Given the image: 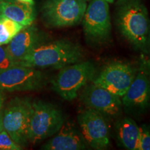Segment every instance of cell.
<instances>
[{
    "mask_svg": "<svg viewBox=\"0 0 150 150\" xmlns=\"http://www.w3.org/2000/svg\"><path fill=\"white\" fill-rule=\"evenodd\" d=\"M115 23L120 34L135 49L150 52V20L142 0H119Z\"/></svg>",
    "mask_w": 150,
    "mask_h": 150,
    "instance_id": "1",
    "label": "cell"
},
{
    "mask_svg": "<svg viewBox=\"0 0 150 150\" xmlns=\"http://www.w3.org/2000/svg\"><path fill=\"white\" fill-rule=\"evenodd\" d=\"M83 49L68 40L41 42L27 54L18 65L35 68L60 69L83 61Z\"/></svg>",
    "mask_w": 150,
    "mask_h": 150,
    "instance_id": "2",
    "label": "cell"
},
{
    "mask_svg": "<svg viewBox=\"0 0 150 150\" xmlns=\"http://www.w3.org/2000/svg\"><path fill=\"white\" fill-rule=\"evenodd\" d=\"M63 112L55 105L42 100L31 104L28 129V142L37 144L56 134L64 124Z\"/></svg>",
    "mask_w": 150,
    "mask_h": 150,
    "instance_id": "3",
    "label": "cell"
},
{
    "mask_svg": "<svg viewBox=\"0 0 150 150\" xmlns=\"http://www.w3.org/2000/svg\"><path fill=\"white\" fill-rule=\"evenodd\" d=\"M96 67L91 61H80L60 69L52 80V88L62 99L72 101L96 76Z\"/></svg>",
    "mask_w": 150,
    "mask_h": 150,
    "instance_id": "4",
    "label": "cell"
},
{
    "mask_svg": "<svg viewBox=\"0 0 150 150\" xmlns=\"http://www.w3.org/2000/svg\"><path fill=\"white\" fill-rule=\"evenodd\" d=\"M32 102L16 97L4 106L0 114V132L4 131L21 147L28 142L27 134Z\"/></svg>",
    "mask_w": 150,
    "mask_h": 150,
    "instance_id": "5",
    "label": "cell"
},
{
    "mask_svg": "<svg viewBox=\"0 0 150 150\" xmlns=\"http://www.w3.org/2000/svg\"><path fill=\"white\" fill-rule=\"evenodd\" d=\"M83 29L86 40L95 45L109 42L111 34L110 9L105 0H91L84 13Z\"/></svg>",
    "mask_w": 150,
    "mask_h": 150,
    "instance_id": "6",
    "label": "cell"
},
{
    "mask_svg": "<svg viewBox=\"0 0 150 150\" xmlns=\"http://www.w3.org/2000/svg\"><path fill=\"white\" fill-rule=\"evenodd\" d=\"M87 6L83 0H45L41 8L43 21L51 28L73 27L82 22Z\"/></svg>",
    "mask_w": 150,
    "mask_h": 150,
    "instance_id": "7",
    "label": "cell"
},
{
    "mask_svg": "<svg viewBox=\"0 0 150 150\" xmlns=\"http://www.w3.org/2000/svg\"><path fill=\"white\" fill-rule=\"evenodd\" d=\"M47 83L45 74L38 68L15 65L0 72V90L8 92L31 91Z\"/></svg>",
    "mask_w": 150,
    "mask_h": 150,
    "instance_id": "8",
    "label": "cell"
},
{
    "mask_svg": "<svg viewBox=\"0 0 150 150\" xmlns=\"http://www.w3.org/2000/svg\"><path fill=\"white\" fill-rule=\"evenodd\" d=\"M79 130L89 147L106 149L110 144V129L107 117L96 110L86 108L79 114Z\"/></svg>",
    "mask_w": 150,
    "mask_h": 150,
    "instance_id": "9",
    "label": "cell"
},
{
    "mask_svg": "<svg viewBox=\"0 0 150 150\" xmlns=\"http://www.w3.org/2000/svg\"><path fill=\"white\" fill-rule=\"evenodd\" d=\"M136 74V70L131 65L122 62H113L106 65L92 82L94 85L122 97L129 89Z\"/></svg>",
    "mask_w": 150,
    "mask_h": 150,
    "instance_id": "10",
    "label": "cell"
},
{
    "mask_svg": "<svg viewBox=\"0 0 150 150\" xmlns=\"http://www.w3.org/2000/svg\"><path fill=\"white\" fill-rule=\"evenodd\" d=\"M86 86L81 99L87 108L96 110L106 117H116L120 115L123 106L121 97L93 83Z\"/></svg>",
    "mask_w": 150,
    "mask_h": 150,
    "instance_id": "11",
    "label": "cell"
},
{
    "mask_svg": "<svg viewBox=\"0 0 150 150\" xmlns=\"http://www.w3.org/2000/svg\"><path fill=\"white\" fill-rule=\"evenodd\" d=\"M124 106L131 110L142 111L150 106V77L146 70H140L121 97Z\"/></svg>",
    "mask_w": 150,
    "mask_h": 150,
    "instance_id": "12",
    "label": "cell"
},
{
    "mask_svg": "<svg viewBox=\"0 0 150 150\" xmlns=\"http://www.w3.org/2000/svg\"><path fill=\"white\" fill-rule=\"evenodd\" d=\"M89 146L78 130L70 123L63 124L59 131L42 146L45 150H83Z\"/></svg>",
    "mask_w": 150,
    "mask_h": 150,
    "instance_id": "13",
    "label": "cell"
},
{
    "mask_svg": "<svg viewBox=\"0 0 150 150\" xmlns=\"http://www.w3.org/2000/svg\"><path fill=\"white\" fill-rule=\"evenodd\" d=\"M42 42V35L32 24L22 29L17 33L6 49L9 55L18 65L38 45Z\"/></svg>",
    "mask_w": 150,
    "mask_h": 150,
    "instance_id": "14",
    "label": "cell"
},
{
    "mask_svg": "<svg viewBox=\"0 0 150 150\" xmlns=\"http://www.w3.org/2000/svg\"><path fill=\"white\" fill-rule=\"evenodd\" d=\"M0 15L24 27L31 25L35 18L33 5L18 0H0Z\"/></svg>",
    "mask_w": 150,
    "mask_h": 150,
    "instance_id": "15",
    "label": "cell"
},
{
    "mask_svg": "<svg viewBox=\"0 0 150 150\" xmlns=\"http://www.w3.org/2000/svg\"><path fill=\"white\" fill-rule=\"evenodd\" d=\"M115 134L120 145L128 150H137L140 136V127L134 120L124 117L117 122Z\"/></svg>",
    "mask_w": 150,
    "mask_h": 150,
    "instance_id": "16",
    "label": "cell"
},
{
    "mask_svg": "<svg viewBox=\"0 0 150 150\" xmlns=\"http://www.w3.org/2000/svg\"><path fill=\"white\" fill-rule=\"evenodd\" d=\"M23 28L22 24L0 15V45H8Z\"/></svg>",
    "mask_w": 150,
    "mask_h": 150,
    "instance_id": "17",
    "label": "cell"
},
{
    "mask_svg": "<svg viewBox=\"0 0 150 150\" xmlns=\"http://www.w3.org/2000/svg\"><path fill=\"white\" fill-rule=\"evenodd\" d=\"M22 147L17 144L8 133L4 131L0 132V150H20Z\"/></svg>",
    "mask_w": 150,
    "mask_h": 150,
    "instance_id": "18",
    "label": "cell"
},
{
    "mask_svg": "<svg viewBox=\"0 0 150 150\" xmlns=\"http://www.w3.org/2000/svg\"><path fill=\"white\" fill-rule=\"evenodd\" d=\"M137 150H150V128L140 127V136Z\"/></svg>",
    "mask_w": 150,
    "mask_h": 150,
    "instance_id": "19",
    "label": "cell"
},
{
    "mask_svg": "<svg viewBox=\"0 0 150 150\" xmlns=\"http://www.w3.org/2000/svg\"><path fill=\"white\" fill-rule=\"evenodd\" d=\"M16 65L9 55L6 47L0 45V72Z\"/></svg>",
    "mask_w": 150,
    "mask_h": 150,
    "instance_id": "20",
    "label": "cell"
},
{
    "mask_svg": "<svg viewBox=\"0 0 150 150\" xmlns=\"http://www.w3.org/2000/svg\"><path fill=\"white\" fill-rule=\"evenodd\" d=\"M1 90H0V114H1V110L4 108V96Z\"/></svg>",
    "mask_w": 150,
    "mask_h": 150,
    "instance_id": "21",
    "label": "cell"
},
{
    "mask_svg": "<svg viewBox=\"0 0 150 150\" xmlns=\"http://www.w3.org/2000/svg\"><path fill=\"white\" fill-rule=\"evenodd\" d=\"M18 1H21V2L29 4L31 5H34V1L33 0H18Z\"/></svg>",
    "mask_w": 150,
    "mask_h": 150,
    "instance_id": "22",
    "label": "cell"
},
{
    "mask_svg": "<svg viewBox=\"0 0 150 150\" xmlns=\"http://www.w3.org/2000/svg\"><path fill=\"white\" fill-rule=\"evenodd\" d=\"M147 70H149V72L150 73V59L148 61V62L147 63Z\"/></svg>",
    "mask_w": 150,
    "mask_h": 150,
    "instance_id": "23",
    "label": "cell"
},
{
    "mask_svg": "<svg viewBox=\"0 0 150 150\" xmlns=\"http://www.w3.org/2000/svg\"><path fill=\"white\" fill-rule=\"evenodd\" d=\"M105 1H107L108 3H112L114 1V0H105Z\"/></svg>",
    "mask_w": 150,
    "mask_h": 150,
    "instance_id": "24",
    "label": "cell"
},
{
    "mask_svg": "<svg viewBox=\"0 0 150 150\" xmlns=\"http://www.w3.org/2000/svg\"><path fill=\"white\" fill-rule=\"evenodd\" d=\"M83 1H86V2H88V1H91V0H83Z\"/></svg>",
    "mask_w": 150,
    "mask_h": 150,
    "instance_id": "25",
    "label": "cell"
}]
</instances>
